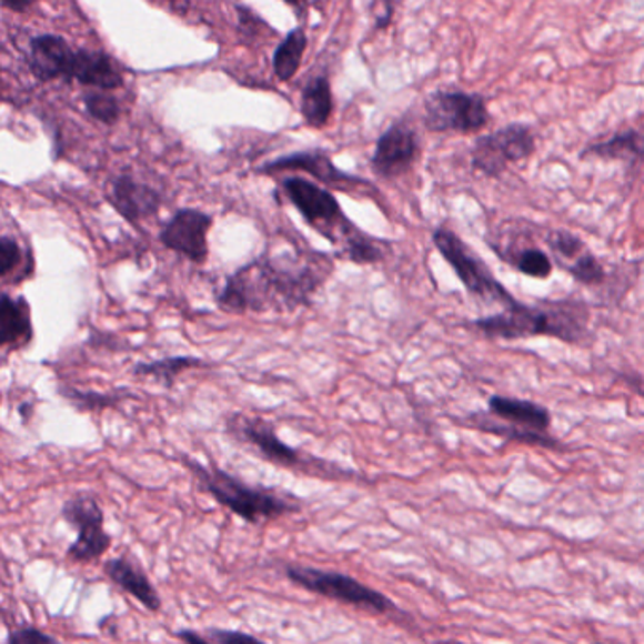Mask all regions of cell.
Instances as JSON below:
<instances>
[{
	"instance_id": "7402d4cb",
	"label": "cell",
	"mask_w": 644,
	"mask_h": 644,
	"mask_svg": "<svg viewBox=\"0 0 644 644\" xmlns=\"http://www.w3.org/2000/svg\"><path fill=\"white\" fill-rule=\"evenodd\" d=\"M301 114L310 127H325L333 115V93L328 77L310 78L301 91Z\"/></svg>"
},
{
	"instance_id": "3957f363",
	"label": "cell",
	"mask_w": 644,
	"mask_h": 644,
	"mask_svg": "<svg viewBox=\"0 0 644 644\" xmlns=\"http://www.w3.org/2000/svg\"><path fill=\"white\" fill-rule=\"evenodd\" d=\"M183 465L195 476L202 492L248 524H263L303 509V503L293 495H282L271 487L250 486L222 469L207 467L190 457H183Z\"/></svg>"
},
{
	"instance_id": "30bf717a",
	"label": "cell",
	"mask_w": 644,
	"mask_h": 644,
	"mask_svg": "<svg viewBox=\"0 0 644 644\" xmlns=\"http://www.w3.org/2000/svg\"><path fill=\"white\" fill-rule=\"evenodd\" d=\"M535 152V134L530 127L512 123L495 133L481 137L474 142V169L484 172L486 177H500L506 167L530 158Z\"/></svg>"
},
{
	"instance_id": "cb8c5ba5",
	"label": "cell",
	"mask_w": 644,
	"mask_h": 644,
	"mask_svg": "<svg viewBox=\"0 0 644 644\" xmlns=\"http://www.w3.org/2000/svg\"><path fill=\"white\" fill-rule=\"evenodd\" d=\"M202 365H207V363L199 360V358L174 355V358H164V360L150 361V363H139V365H134L133 373L137 376H148V379L158 380L167 388H172V384L177 382L178 376L183 371H190V369Z\"/></svg>"
},
{
	"instance_id": "ffe728a7",
	"label": "cell",
	"mask_w": 644,
	"mask_h": 644,
	"mask_svg": "<svg viewBox=\"0 0 644 644\" xmlns=\"http://www.w3.org/2000/svg\"><path fill=\"white\" fill-rule=\"evenodd\" d=\"M487 404H490V412L493 416L501 417L516 427L539 431V433H546L550 427L549 411L541 404L520 401V399L501 398V395H493Z\"/></svg>"
},
{
	"instance_id": "ac0fdd59",
	"label": "cell",
	"mask_w": 644,
	"mask_h": 644,
	"mask_svg": "<svg viewBox=\"0 0 644 644\" xmlns=\"http://www.w3.org/2000/svg\"><path fill=\"white\" fill-rule=\"evenodd\" d=\"M83 88L97 89V91H114L123 88V77H121L114 59L108 56L107 51L88 50L78 48L77 67H74V78Z\"/></svg>"
},
{
	"instance_id": "2e32d148",
	"label": "cell",
	"mask_w": 644,
	"mask_h": 644,
	"mask_svg": "<svg viewBox=\"0 0 644 644\" xmlns=\"http://www.w3.org/2000/svg\"><path fill=\"white\" fill-rule=\"evenodd\" d=\"M110 201L118 210V214L125 218L127 222L139 223L144 218L158 214V210L163 204V197L152 185L139 182L131 174H121L112 183Z\"/></svg>"
},
{
	"instance_id": "7c38bea8",
	"label": "cell",
	"mask_w": 644,
	"mask_h": 644,
	"mask_svg": "<svg viewBox=\"0 0 644 644\" xmlns=\"http://www.w3.org/2000/svg\"><path fill=\"white\" fill-rule=\"evenodd\" d=\"M417 139L414 129L404 121L393 123L380 134L371 167L380 178H398L412 169L417 158Z\"/></svg>"
},
{
	"instance_id": "6da1fadb",
	"label": "cell",
	"mask_w": 644,
	"mask_h": 644,
	"mask_svg": "<svg viewBox=\"0 0 644 644\" xmlns=\"http://www.w3.org/2000/svg\"><path fill=\"white\" fill-rule=\"evenodd\" d=\"M325 272L299 258H263L239 269L225 280L218 295L220 309L242 314L261 312L274 304L293 309L309 303L310 295L322 284Z\"/></svg>"
},
{
	"instance_id": "9a60e30c",
	"label": "cell",
	"mask_w": 644,
	"mask_h": 644,
	"mask_svg": "<svg viewBox=\"0 0 644 644\" xmlns=\"http://www.w3.org/2000/svg\"><path fill=\"white\" fill-rule=\"evenodd\" d=\"M280 171H301L310 177L318 178L325 185L348 190L350 185H361L365 180L352 177L348 172L336 169V164L331 161L328 152L323 150H309V152L291 153L284 158L274 159L269 163L261 164L258 172L260 174H274Z\"/></svg>"
},
{
	"instance_id": "4fadbf2b",
	"label": "cell",
	"mask_w": 644,
	"mask_h": 644,
	"mask_svg": "<svg viewBox=\"0 0 644 644\" xmlns=\"http://www.w3.org/2000/svg\"><path fill=\"white\" fill-rule=\"evenodd\" d=\"M78 48L59 37V34H37L29 40V69L39 82L53 80H72L77 67Z\"/></svg>"
},
{
	"instance_id": "f1b7e54d",
	"label": "cell",
	"mask_w": 644,
	"mask_h": 644,
	"mask_svg": "<svg viewBox=\"0 0 644 644\" xmlns=\"http://www.w3.org/2000/svg\"><path fill=\"white\" fill-rule=\"evenodd\" d=\"M61 395L74 404L78 411L91 412L112 409L123 399V395H115V393L80 392V390H74V388H61Z\"/></svg>"
},
{
	"instance_id": "484cf974",
	"label": "cell",
	"mask_w": 644,
	"mask_h": 644,
	"mask_svg": "<svg viewBox=\"0 0 644 644\" xmlns=\"http://www.w3.org/2000/svg\"><path fill=\"white\" fill-rule=\"evenodd\" d=\"M509 261L516 271L531 279H549L552 274V260L539 248H524V250H511L501 255Z\"/></svg>"
},
{
	"instance_id": "e0dca14e",
	"label": "cell",
	"mask_w": 644,
	"mask_h": 644,
	"mask_svg": "<svg viewBox=\"0 0 644 644\" xmlns=\"http://www.w3.org/2000/svg\"><path fill=\"white\" fill-rule=\"evenodd\" d=\"M104 575L114 582L115 586L121 587L125 594L131 595L139 601L140 605L145 606L148 611L158 613L161 611V597L158 590L153 587L152 581L148 578L144 568L139 563L133 562L131 557L121 556L104 563Z\"/></svg>"
},
{
	"instance_id": "277c9868",
	"label": "cell",
	"mask_w": 644,
	"mask_h": 644,
	"mask_svg": "<svg viewBox=\"0 0 644 644\" xmlns=\"http://www.w3.org/2000/svg\"><path fill=\"white\" fill-rule=\"evenodd\" d=\"M229 431L242 443L250 444L269 463L280 467L295 469L310 476L320 479H352L350 469L339 467L335 463L310 457L304 452L285 444L271 423L261 417L237 416L229 422Z\"/></svg>"
},
{
	"instance_id": "f546056e",
	"label": "cell",
	"mask_w": 644,
	"mask_h": 644,
	"mask_svg": "<svg viewBox=\"0 0 644 644\" xmlns=\"http://www.w3.org/2000/svg\"><path fill=\"white\" fill-rule=\"evenodd\" d=\"M7 644H61L58 638L51 637L48 633L40 632L37 627L26 625L20 630H13L8 637Z\"/></svg>"
},
{
	"instance_id": "5bb4252c",
	"label": "cell",
	"mask_w": 644,
	"mask_h": 644,
	"mask_svg": "<svg viewBox=\"0 0 644 644\" xmlns=\"http://www.w3.org/2000/svg\"><path fill=\"white\" fill-rule=\"evenodd\" d=\"M546 244L552 252V260L556 261L563 271H567L576 282L597 285L605 280V269L575 234L556 229L549 234Z\"/></svg>"
},
{
	"instance_id": "8992f818",
	"label": "cell",
	"mask_w": 644,
	"mask_h": 644,
	"mask_svg": "<svg viewBox=\"0 0 644 644\" xmlns=\"http://www.w3.org/2000/svg\"><path fill=\"white\" fill-rule=\"evenodd\" d=\"M285 575L293 584L304 587L310 594L322 595L328 600L339 601L344 605L358 606L376 614L395 611V603L354 576L323 571V568L306 567V565H285Z\"/></svg>"
},
{
	"instance_id": "ba28073f",
	"label": "cell",
	"mask_w": 644,
	"mask_h": 644,
	"mask_svg": "<svg viewBox=\"0 0 644 644\" xmlns=\"http://www.w3.org/2000/svg\"><path fill=\"white\" fill-rule=\"evenodd\" d=\"M433 242L471 295L486 303L503 304L505 309L516 304L511 293L493 279L492 272L487 271L481 258L474 255L454 231L446 228L436 229L433 233Z\"/></svg>"
},
{
	"instance_id": "4dcf8cb0",
	"label": "cell",
	"mask_w": 644,
	"mask_h": 644,
	"mask_svg": "<svg viewBox=\"0 0 644 644\" xmlns=\"http://www.w3.org/2000/svg\"><path fill=\"white\" fill-rule=\"evenodd\" d=\"M207 638L215 644H266L265 641L248 635V633L215 630V627L207 630Z\"/></svg>"
},
{
	"instance_id": "83f0119b",
	"label": "cell",
	"mask_w": 644,
	"mask_h": 644,
	"mask_svg": "<svg viewBox=\"0 0 644 644\" xmlns=\"http://www.w3.org/2000/svg\"><path fill=\"white\" fill-rule=\"evenodd\" d=\"M23 265L32 269V253L26 252L16 239L4 234L0 239V274H2V279H10L13 274V282H18L20 279L18 271Z\"/></svg>"
},
{
	"instance_id": "d4e9b609",
	"label": "cell",
	"mask_w": 644,
	"mask_h": 644,
	"mask_svg": "<svg viewBox=\"0 0 644 644\" xmlns=\"http://www.w3.org/2000/svg\"><path fill=\"white\" fill-rule=\"evenodd\" d=\"M474 427L493 433V435L505 436L509 441H519V443L533 444V446H544V449H552L556 441L546 433H539V431L524 430V427H516V425H506V423H497L484 417V414L473 416Z\"/></svg>"
},
{
	"instance_id": "44dd1931",
	"label": "cell",
	"mask_w": 644,
	"mask_h": 644,
	"mask_svg": "<svg viewBox=\"0 0 644 644\" xmlns=\"http://www.w3.org/2000/svg\"><path fill=\"white\" fill-rule=\"evenodd\" d=\"M582 158L606 159V161H627L637 163L644 159V134L637 131H624L614 134L613 139L595 142L587 145L582 152Z\"/></svg>"
},
{
	"instance_id": "d6a6232c",
	"label": "cell",
	"mask_w": 644,
	"mask_h": 644,
	"mask_svg": "<svg viewBox=\"0 0 644 644\" xmlns=\"http://www.w3.org/2000/svg\"><path fill=\"white\" fill-rule=\"evenodd\" d=\"M177 637L185 644H215L210 641V638L202 637L197 632H191V630H182V632L177 633Z\"/></svg>"
},
{
	"instance_id": "8fae6325",
	"label": "cell",
	"mask_w": 644,
	"mask_h": 644,
	"mask_svg": "<svg viewBox=\"0 0 644 644\" xmlns=\"http://www.w3.org/2000/svg\"><path fill=\"white\" fill-rule=\"evenodd\" d=\"M212 215L197 209L178 210L159 231V241L167 250L180 253L191 263H204L209 258V233Z\"/></svg>"
},
{
	"instance_id": "9c48e42d",
	"label": "cell",
	"mask_w": 644,
	"mask_h": 644,
	"mask_svg": "<svg viewBox=\"0 0 644 644\" xmlns=\"http://www.w3.org/2000/svg\"><path fill=\"white\" fill-rule=\"evenodd\" d=\"M61 516L72 530L78 531V539L69 549L72 562H93L112 546V539L104 530V512L93 495L78 493L70 497L63 505Z\"/></svg>"
},
{
	"instance_id": "1f68e13d",
	"label": "cell",
	"mask_w": 644,
	"mask_h": 644,
	"mask_svg": "<svg viewBox=\"0 0 644 644\" xmlns=\"http://www.w3.org/2000/svg\"><path fill=\"white\" fill-rule=\"evenodd\" d=\"M237 12H239V23H241L242 31L246 34H255L258 32V26H265L263 21L255 16V13L248 7H237Z\"/></svg>"
},
{
	"instance_id": "603a6c76",
	"label": "cell",
	"mask_w": 644,
	"mask_h": 644,
	"mask_svg": "<svg viewBox=\"0 0 644 644\" xmlns=\"http://www.w3.org/2000/svg\"><path fill=\"white\" fill-rule=\"evenodd\" d=\"M306 46H309V37L303 27L288 32V37L276 46L272 56V70L280 82H290L291 78L298 74Z\"/></svg>"
},
{
	"instance_id": "5b68a950",
	"label": "cell",
	"mask_w": 644,
	"mask_h": 644,
	"mask_svg": "<svg viewBox=\"0 0 644 644\" xmlns=\"http://www.w3.org/2000/svg\"><path fill=\"white\" fill-rule=\"evenodd\" d=\"M280 188L285 199L303 215L304 222L329 241L344 246L360 231L344 215L336 197L316 182H309L301 177H288L280 180Z\"/></svg>"
},
{
	"instance_id": "4316f807",
	"label": "cell",
	"mask_w": 644,
	"mask_h": 644,
	"mask_svg": "<svg viewBox=\"0 0 644 644\" xmlns=\"http://www.w3.org/2000/svg\"><path fill=\"white\" fill-rule=\"evenodd\" d=\"M83 107L93 120L101 121L104 125H115L120 121V101L108 91H85L83 93Z\"/></svg>"
},
{
	"instance_id": "d6986e66",
	"label": "cell",
	"mask_w": 644,
	"mask_h": 644,
	"mask_svg": "<svg viewBox=\"0 0 644 644\" xmlns=\"http://www.w3.org/2000/svg\"><path fill=\"white\" fill-rule=\"evenodd\" d=\"M32 339L31 309L26 298L0 299V346H26Z\"/></svg>"
},
{
	"instance_id": "836d02e7",
	"label": "cell",
	"mask_w": 644,
	"mask_h": 644,
	"mask_svg": "<svg viewBox=\"0 0 644 644\" xmlns=\"http://www.w3.org/2000/svg\"><path fill=\"white\" fill-rule=\"evenodd\" d=\"M29 7H31L29 2H10V0L4 2V8H8V10H13V12H26L27 8Z\"/></svg>"
},
{
	"instance_id": "52a82bcc",
	"label": "cell",
	"mask_w": 644,
	"mask_h": 644,
	"mask_svg": "<svg viewBox=\"0 0 644 644\" xmlns=\"http://www.w3.org/2000/svg\"><path fill=\"white\" fill-rule=\"evenodd\" d=\"M423 123L433 133H476L490 123L484 97L439 89L423 104Z\"/></svg>"
},
{
	"instance_id": "7a4b0ae2",
	"label": "cell",
	"mask_w": 644,
	"mask_h": 644,
	"mask_svg": "<svg viewBox=\"0 0 644 644\" xmlns=\"http://www.w3.org/2000/svg\"><path fill=\"white\" fill-rule=\"evenodd\" d=\"M587 309L578 301H552L541 304H512L505 312L476 322V328L495 339L525 336H556L560 341L578 344L587 331Z\"/></svg>"
}]
</instances>
